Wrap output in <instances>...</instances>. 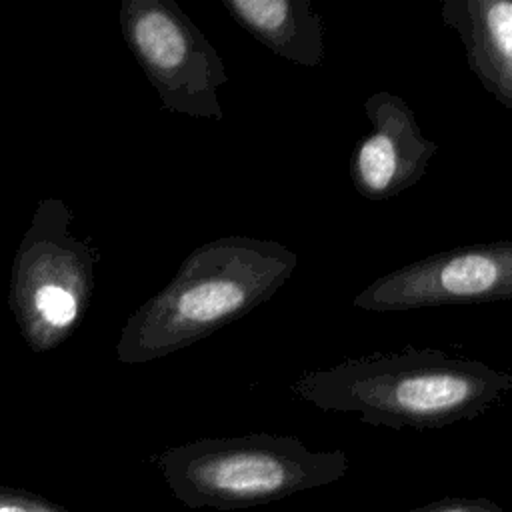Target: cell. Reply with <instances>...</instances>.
Segmentation results:
<instances>
[{
  "label": "cell",
  "mask_w": 512,
  "mask_h": 512,
  "mask_svg": "<svg viewBox=\"0 0 512 512\" xmlns=\"http://www.w3.org/2000/svg\"><path fill=\"white\" fill-rule=\"evenodd\" d=\"M290 388L320 410L356 412L364 424L430 430L488 412L512 388V372L406 346L306 372Z\"/></svg>",
  "instance_id": "obj_1"
},
{
  "label": "cell",
  "mask_w": 512,
  "mask_h": 512,
  "mask_svg": "<svg viewBox=\"0 0 512 512\" xmlns=\"http://www.w3.org/2000/svg\"><path fill=\"white\" fill-rule=\"evenodd\" d=\"M296 266L298 254L276 240L232 234L200 244L174 278L128 316L118 360L142 364L208 338L266 304Z\"/></svg>",
  "instance_id": "obj_2"
},
{
  "label": "cell",
  "mask_w": 512,
  "mask_h": 512,
  "mask_svg": "<svg viewBox=\"0 0 512 512\" xmlns=\"http://www.w3.org/2000/svg\"><path fill=\"white\" fill-rule=\"evenodd\" d=\"M158 466L186 506L236 510L332 484L350 460L344 450L314 452L296 436L254 432L174 446L158 456Z\"/></svg>",
  "instance_id": "obj_3"
},
{
  "label": "cell",
  "mask_w": 512,
  "mask_h": 512,
  "mask_svg": "<svg viewBox=\"0 0 512 512\" xmlns=\"http://www.w3.org/2000/svg\"><path fill=\"white\" fill-rule=\"evenodd\" d=\"M70 222L64 200L42 198L12 260L8 308L28 348L40 354L68 340L96 288L100 252L72 236Z\"/></svg>",
  "instance_id": "obj_4"
},
{
  "label": "cell",
  "mask_w": 512,
  "mask_h": 512,
  "mask_svg": "<svg viewBox=\"0 0 512 512\" xmlns=\"http://www.w3.org/2000/svg\"><path fill=\"white\" fill-rule=\"evenodd\" d=\"M118 22L164 110L224 118L218 100V88L228 82L224 60L174 0H122Z\"/></svg>",
  "instance_id": "obj_5"
},
{
  "label": "cell",
  "mask_w": 512,
  "mask_h": 512,
  "mask_svg": "<svg viewBox=\"0 0 512 512\" xmlns=\"http://www.w3.org/2000/svg\"><path fill=\"white\" fill-rule=\"evenodd\" d=\"M512 300V240L464 244L394 268L352 304L368 312H400L446 304Z\"/></svg>",
  "instance_id": "obj_6"
},
{
  "label": "cell",
  "mask_w": 512,
  "mask_h": 512,
  "mask_svg": "<svg viewBox=\"0 0 512 512\" xmlns=\"http://www.w3.org/2000/svg\"><path fill=\"white\" fill-rule=\"evenodd\" d=\"M364 114L372 128L352 148L350 180L362 198L390 200L424 178L440 144L422 134L414 110L388 90L370 94Z\"/></svg>",
  "instance_id": "obj_7"
},
{
  "label": "cell",
  "mask_w": 512,
  "mask_h": 512,
  "mask_svg": "<svg viewBox=\"0 0 512 512\" xmlns=\"http://www.w3.org/2000/svg\"><path fill=\"white\" fill-rule=\"evenodd\" d=\"M440 20L460 36L482 88L512 110V0H444Z\"/></svg>",
  "instance_id": "obj_8"
},
{
  "label": "cell",
  "mask_w": 512,
  "mask_h": 512,
  "mask_svg": "<svg viewBox=\"0 0 512 512\" xmlns=\"http://www.w3.org/2000/svg\"><path fill=\"white\" fill-rule=\"evenodd\" d=\"M232 20L272 54L306 68L324 60V22L310 0H222Z\"/></svg>",
  "instance_id": "obj_9"
},
{
  "label": "cell",
  "mask_w": 512,
  "mask_h": 512,
  "mask_svg": "<svg viewBox=\"0 0 512 512\" xmlns=\"http://www.w3.org/2000/svg\"><path fill=\"white\" fill-rule=\"evenodd\" d=\"M0 512H66V510L40 496L0 486Z\"/></svg>",
  "instance_id": "obj_10"
},
{
  "label": "cell",
  "mask_w": 512,
  "mask_h": 512,
  "mask_svg": "<svg viewBox=\"0 0 512 512\" xmlns=\"http://www.w3.org/2000/svg\"><path fill=\"white\" fill-rule=\"evenodd\" d=\"M408 512H504V508L488 498H442Z\"/></svg>",
  "instance_id": "obj_11"
}]
</instances>
